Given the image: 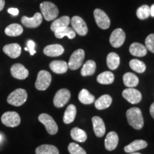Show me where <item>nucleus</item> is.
I'll list each match as a JSON object with an SVG mask.
<instances>
[{"instance_id":"obj_1","label":"nucleus","mask_w":154,"mask_h":154,"mask_svg":"<svg viewBox=\"0 0 154 154\" xmlns=\"http://www.w3.org/2000/svg\"><path fill=\"white\" fill-rule=\"evenodd\" d=\"M126 117L128 124L136 130H140L143 126V117L140 109L133 107L126 111Z\"/></svg>"},{"instance_id":"obj_2","label":"nucleus","mask_w":154,"mask_h":154,"mask_svg":"<svg viewBox=\"0 0 154 154\" xmlns=\"http://www.w3.org/2000/svg\"><path fill=\"white\" fill-rule=\"evenodd\" d=\"M27 93L23 88H17L9 94L7 97V102L14 106H20L27 100Z\"/></svg>"},{"instance_id":"obj_3","label":"nucleus","mask_w":154,"mask_h":154,"mask_svg":"<svg viewBox=\"0 0 154 154\" xmlns=\"http://www.w3.org/2000/svg\"><path fill=\"white\" fill-rule=\"evenodd\" d=\"M42 16L47 21H53L59 15V9L54 4L49 2H44L40 5Z\"/></svg>"},{"instance_id":"obj_4","label":"nucleus","mask_w":154,"mask_h":154,"mask_svg":"<svg viewBox=\"0 0 154 154\" xmlns=\"http://www.w3.org/2000/svg\"><path fill=\"white\" fill-rule=\"evenodd\" d=\"M51 82V76L47 71L42 70L38 73L37 79L35 83V87L39 91L47 89Z\"/></svg>"},{"instance_id":"obj_5","label":"nucleus","mask_w":154,"mask_h":154,"mask_svg":"<svg viewBox=\"0 0 154 154\" xmlns=\"http://www.w3.org/2000/svg\"><path fill=\"white\" fill-rule=\"evenodd\" d=\"M38 121L45 126L50 135H54L58 131V126L51 116L47 113H42L38 116Z\"/></svg>"},{"instance_id":"obj_6","label":"nucleus","mask_w":154,"mask_h":154,"mask_svg":"<svg viewBox=\"0 0 154 154\" xmlns=\"http://www.w3.org/2000/svg\"><path fill=\"white\" fill-rule=\"evenodd\" d=\"M85 57V52L83 49H77L71 56L68 63L69 68L72 70H76L82 66Z\"/></svg>"},{"instance_id":"obj_7","label":"nucleus","mask_w":154,"mask_h":154,"mask_svg":"<svg viewBox=\"0 0 154 154\" xmlns=\"http://www.w3.org/2000/svg\"><path fill=\"white\" fill-rule=\"evenodd\" d=\"M2 122L8 127H16L20 124L21 118L15 111H7L2 116Z\"/></svg>"},{"instance_id":"obj_8","label":"nucleus","mask_w":154,"mask_h":154,"mask_svg":"<svg viewBox=\"0 0 154 154\" xmlns=\"http://www.w3.org/2000/svg\"><path fill=\"white\" fill-rule=\"evenodd\" d=\"M71 98V93L66 88H61L56 93L54 98V104L57 108L64 106Z\"/></svg>"},{"instance_id":"obj_9","label":"nucleus","mask_w":154,"mask_h":154,"mask_svg":"<svg viewBox=\"0 0 154 154\" xmlns=\"http://www.w3.org/2000/svg\"><path fill=\"white\" fill-rule=\"evenodd\" d=\"M94 19L96 24L102 29H107L111 24V21L108 15L101 9H96L94 11Z\"/></svg>"},{"instance_id":"obj_10","label":"nucleus","mask_w":154,"mask_h":154,"mask_svg":"<svg viewBox=\"0 0 154 154\" xmlns=\"http://www.w3.org/2000/svg\"><path fill=\"white\" fill-rule=\"evenodd\" d=\"M72 29L75 31L76 34L81 36H85L88 32L87 25L82 17L79 16H74L71 20Z\"/></svg>"},{"instance_id":"obj_11","label":"nucleus","mask_w":154,"mask_h":154,"mask_svg":"<svg viewBox=\"0 0 154 154\" xmlns=\"http://www.w3.org/2000/svg\"><path fill=\"white\" fill-rule=\"evenodd\" d=\"M126 39V34L121 29H116L111 33L109 38L110 44L112 47L119 48L123 45Z\"/></svg>"},{"instance_id":"obj_12","label":"nucleus","mask_w":154,"mask_h":154,"mask_svg":"<svg viewBox=\"0 0 154 154\" xmlns=\"http://www.w3.org/2000/svg\"><path fill=\"white\" fill-rule=\"evenodd\" d=\"M122 95L125 99L133 104L139 103L142 99V95L140 92L134 88H128L124 90Z\"/></svg>"},{"instance_id":"obj_13","label":"nucleus","mask_w":154,"mask_h":154,"mask_svg":"<svg viewBox=\"0 0 154 154\" xmlns=\"http://www.w3.org/2000/svg\"><path fill=\"white\" fill-rule=\"evenodd\" d=\"M43 16L40 13H36L34 17H29L24 16L22 18V23L24 26L28 28H36L42 24Z\"/></svg>"},{"instance_id":"obj_14","label":"nucleus","mask_w":154,"mask_h":154,"mask_svg":"<svg viewBox=\"0 0 154 154\" xmlns=\"http://www.w3.org/2000/svg\"><path fill=\"white\" fill-rule=\"evenodd\" d=\"M11 74L14 78L23 80L28 77L29 71L21 63H15L11 67Z\"/></svg>"},{"instance_id":"obj_15","label":"nucleus","mask_w":154,"mask_h":154,"mask_svg":"<svg viewBox=\"0 0 154 154\" xmlns=\"http://www.w3.org/2000/svg\"><path fill=\"white\" fill-rule=\"evenodd\" d=\"M3 51L11 59H16L22 53V48L18 44H9L3 47Z\"/></svg>"},{"instance_id":"obj_16","label":"nucleus","mask_w":154,"mask_h":154,"mask_svg":"<svg viewBox=\"0 0 154 154\" xmlns=\"http://www.w3.org/2000/svg\"><path fill=\"white\" fill-rule=\"evenodd\" d=\"M64 52V49L60 44H51L48 45L44 49V54L47 57H59Z\"/></svg>"},{"instance_id":"obj_17","label":"nucleus","mask_w":154,"mask_h":154,"mask_svg":"<svg viewBox=\"0 0 154 154\" xmlns=\"http://www.w3.org/2000/svg\"><path fill=\"white\" fill-rule=\"evenodd\" d=\"M94 131L97 137L101 138L106 132V127L103 121L99 116H94L92 118Z\"/></svg>"},{"instance_id":"obj_18","label":"nucleus","mask_w":154,"mask_h":154,"mask_svg":"<svg viewBox=\"0 0 154 154\" xmlns=\"http://www.w3.org/2000/svg\"><path fill=\"white\" fill-rule=\"evenodd\" d=\"M105 147L108 151H113L116 148L119 143L118 134L114 131H111L107 134L105 139Z\"/></svg>"},{"instance_id":"obj_19","label":"nucleus","mask_w":154,"mask_h":154,"mask_svg":"<svg viewBox=\"0 0 154 154\" xmlns=\"http://www.w3.org/2000/svg\"><path fill=\"white\" fill-rule=\"evenodd\" d=\"M50 69L53 72L58 74H64L67 72L69 69L68 63L64 61H53L49 64Z\"/></svg>"},{"instance_id":"obj_20","label":"nucleus","mask_w":154,"mask_h":154,"mask_svg":"<svg viewBox=\"0 0 154 154\" xmlns=\"http://www.w3.org/2000/svg\"><path fill=\"white\" fill-rule=\"evenodd\" d=\"M148 143L147 142L143 140H136L133 141L128 146H125L124 151L126 153H134V152H136L139 150H141L143 149H145L147 147Z\"/></svg>"},{"instance_id":"obj_21","label":"nucleus","mask_w":154,"mask_h":154,"mask_svg":"<svg viewBox=\"0 0 154 154\" xmlns=\"http://www.w3.org/2000/svg\"><path fill=\"white\" fill-rule=\"evenodd\" d=\"M129 51L134 57H142L146 55L148 50L146 49V46L137 43V42H135L130 46Z\"/></svg>"},{"instance_id":"obj_22","label":"nucleus","mask_w":154,"mask_h":154,"mask_svg":"<svg viewBox=\"0 0 154 154\" xmlns=\"http://www.w3.org/2000/svg\"><path fill=\"white\" fill-rule=\"evenodd\" d=\"M112 103V98L108 94L101 96L95 101V107L99 110H103L110 106Z\"/></svg>"},{"instance_id":"obj_23","label":"nucleus","mask_w":154,"mask_h":154,"mask_svg":"<svg viewBox=\"0 0 154 154\" xmlns=\"http://www.w3.org/2000/svg\"><path fill=\"white\" fill-rule=\"evenodd\" d=\"M76 115V108L74 104H70L66 108L63 114V121L64 124H69L74 121Z\"/></svg>"},{"instance_id":"obj_24","label":"nucleus","mask_w":154,"mask_h":154,"mask_svg":"<svg viewBox=\"0 0 154 154\" xmlns=\"http://www.w3.org/2000/svg\"><path fill=\"white\" fill-rule=\"evenodd\" d=\"M54 34L56 37L58 38H62L64 36H67L70 39H72V38H75V36H76L75 31L72 28L69 27V26L56 30L54 32Z\"/></svg>"},{"instance_id":"obj_25","label":"nucleus","mask_w":154,"mask_h":154,"mask_svg":"<svg viewBox=\"0 0 154 154\" xmlns=\"http://www.w3.org/2000/svg\"><path fill=\"white\" fill-rule=\"evenodd\" d=\"M69 24H70V18L68 16L61 17V18L54 21L51 25V30L54 32L56 30L59 29L67 27L69 26Z\"/></svg>"},{"instance_id":"obj_26","label":"nucleus","mask_w":154,"mask_h":154,"mask_svg":"<svg viewBox=\"0 0 154 154\" xmlns=\"http://www.w3.org/2000/svg\"><path fill=\"white\" fill-rule=\"evenodd\" d=\"M123 80H124V84L128 88H134L138 84L139 80L136 75L132 74V73L128 72L126 73L123 76Z\"/></svg>"},{"instance_id":"obj_27","label":"nucleus","mask_w":154,"mask_h":154,"mask_svg":"<svg viewBox=\"0 0 154 154\" xmlns=\"http://www.w3.org/2000/svg\"><path fill=\"white\" fill-rule=\"evenodd\" d=\"M107 66L111 70H115L118 68L120 64V57L114 52L109 54L106 58Z\"/></svg>"},{"instance_id":"obj_28","label":"nucleus","mask_w":154,"mask_h":154,"mask_svg":"<svg viewBox=\"0 0 154 154\" xmlns=\"http://www.w3.org/2000/svg\"><path fill=\"white\" fill-rule=\"evenodd\" d=\"M71 136L74 140L77 142H81V143L85 142L87 139L86 133L84 130L77 128V127L72 128L71 131Z\"/></svg>"},{"instance_id":"obj_29","label":"nucleus","mask_w":154,"mask_h":154,"mask_svg":"<svg viewBox=\"0 0 154 154\" xmlns=\"http://www.w3.org/2000/svg\"><path fill=\"white\" fill-rule=\"evenodd\" d=\"M96 64L93 60H88L83 65L81 74L83 76H91L96 72Z\"/></svg>"},{"instance_id":"obj_30","label":"nucleus","mask_w":154,"mask_h":154,"mask_svg":"<svg viewBox=\"0 0 154 154\" xmlns=\"http://www.w3.org/2000/svg\"><path fill=\"white\" fill-rule=\"evenodd\" d=\"M36 154H59V150L56 146L53 145H44L39 146L36 149Z\"/></svg>"},{"instance_id":"obj_31","label":"nucleus","mask_w":154,"mask_h":154,"mask_svg":"<svg viewBox=\"0 0 154 154\" xmlns=\"http://www.w3.org/2000/svg\"><path fill=\"white\" fill-rule=\"evenodd\" d=\"M23 28L18 24H11L5 29V34L9 36H17L23 33Z\"/></svg>"},{"instance_id":"obj_32","label":"nucleus","mask_w":154,"mask_h":154,"mask_svg":"<svg viewBox=\"0 0 154 154\" xmlns=\"http://www.w3.org/2000/svg\"><path fill=\"white\" fill-rule=\"evenodd\" d=\"M79 99L84 104H91L95 101V97L88 90L82 89L79 94Z\"/></svg>"},{"instance_id":"obj_33","label":"nucleus","mask_w":154,"mask_h":154,"mask_svg":"<svg viewBox=\"0 0 154 154\" xmlns=\"http://www.w3.org/2000/svg\"><path fill=\"white\" fill-rule=\"evenodd\" d=\"M114 81V75L110 72H104L97 76V82L101 84H111Z\"/></svg>"},{"instance_id":"obj_34","label":"nucleus","mask_w":154,"mask_h":154,"mask_svg":"<svg viewBox=\"0 0 154 154\" xmlns=\"http://www.w3.org/2000/svg\"><path fill=\"white\" fill-rule=\"evenodd\" d=\"M129 65L131 69H133V70L135 71L136 72L140 73V74L145 72L146 69V64L143 62V61L136 59L131 60Z\"/></svg>"},{"instance_id":"obj_35","label":"nucleus","mask_w":154,"mask_h":154,"mask_svg":"<svg viewBox=\"0 0 154 154\" xmlns=\"http://www.w3.org/2000/svg\"><path fill=\"white\" fill-rule=\"evenodd\" d=\"M136 15L138 18L144 20V19L149 18L151 16V11H150V7L148 5H144L140 7L136 11Z\"/></svg>"},{"instance_id":"obj_36","label":"nucleus","mask_w":154,"mask_h":154,"mask_svg":"<svg viewBox=\"0 0 154 154\" xmlns=\"http://www.w3.org/2000/svg\"><path fill=\"white\" fill-rule=\"evenodd\" d=\"M68 150L70 154H86L85 150L76 143H70Z\"/></svg>"},{"instance_id":"obj_37","label":"nucleus","mask_w":154,"mask_h":154,"mask_svg":"<svg viewBox=\"0 0 154 154\" xmlns=\"http://www.w3.org/2000/svg\"><path fill=\"white\" fill-rule=\"evenodd\" d=\"M145 44L147 50L152 53H154V34H151L146 37Z\"/></svg>"},{"instance_id":"obj_38","label":"nucleus","mask_w":154,"mask_h":154,"mask_svg":"<svg viewBox=\"0 0 154 154\" xmlns=\"http://www.w3.org/2000/svg\"><path fill=\"white\" fill-rule=\"evenodd\" d=\"M26 45H27V48H28V51H29L31 55H34V54L36 53L35 51V47H36V44L35 42L32 40H29L26 43Z\"/></svg>"},{"instance_id":"obj_39","label":"nucleus","mask_w":154,"mask_h":154,"mask_svg":"<svg viewBox=\"0 0 154 154\" xmlns=\"http://www.w3.org/2000/svg\"><path fill=\"white\" fill-rule=\"evenodd\" d=\"M8 12L13 16H17L19 14V9L17 8H9L8 9Z\"/></svg>"},{"instance_id":"obj_40","label":"nucleus","mask_w":154,"mask_h":154,"mask_svg":"<svg viewBox=\"0 0 154 154\" xmlns=\"http://www.w3.org/2000/svg\"><path fill=\"white\" fill-rule=\"evenodd\" d=\"M150 113H151V116L154 119V102L151 104V107H150Z\"/></svg>"},{"instance_id":"obj_41","label":"nucleus","mask_w":154,"mask_h":154,"mask_svg":"<svg viewBox=\"0 0 154 154\" xmlns=\"http://www.w3.org/2000/svg\"><path fill=\"white\" fill-rule=\"evenodd\" d=\"M5 5V0H0V11H2L4 9Z\"/></svg>"},{"instance_id":"obj_42","label":"nucleus","mask_w":154,"mask_h":154,"mask_svg":"<svg viewBox=\"0 0 154 154\" xmlns=\"http://www.w3.org/2000/svg\"><path fill=\"white\" fill-rule=\"evenodd\" d=\"M150 11H151V16L154 17V5L150 7Z\"/></svg>"},{"instance_id":"obj_43","label":"nucleus","mask_w":154,"mask_h":154,"mask_svg":"<svg viewBox=\"0 0 154 154\" xmlns=\"http://www.w3.org/2000/svg\"><path fill=\"white\" fill-rule=\"evenodd\" d=\"M130 154H140V153H136V152H134V153H130Z\"/></svg>"},{"instance_id":"obj_44","label":"nucleus","mask_w":154,"mask_h":154,"mask_svg":"<svg viewBox=\"0 0 154 154\" xmlns=\"http://www.w3.org/2000/svg\"><path fill=\"white\" fill-rule=\"evenodd\" d=\"M24 50H25V51H28V48L27 47L24 48Z\"/></svg>"},{"instance_id":"obj_45","label":"nucleus","mask_w":154,"mask_h":154,"mask_svg":"<svg viewBox=\"0 0 154 154\" xmlns=\"http://www.w3.org/2000/svg\"><path fill=\"white\" fill-rule=\"evenodd\" d=\"M1 139H2V136H1V135H0V141H1Z\"/></svg>"}]
</instances>
